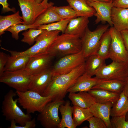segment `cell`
I'll return each mask as SVG.
<instances>
[{
  "label": "cell",
  "mask_w": 128,
  "mask_h": 128,
  "mask_svg": "<svg viewBox=\"0 0 128 128\" xmlns=\"http://www.w3.org/2000/svg\"><path fill=\"white\" fill-rule=\"evenodd\" d=\"M85 62L69 73L54 77L41 95L50 96L52 101L63 100L68 90L85 72Z\"/></svg>",
  "instance_id": "1"
},
{
  "label": "cell",
  "mask_w": 128,
  "mask_h": 128,
  "mask_svg": "<svg viewBox=\"0 0 128 128\" xmlns=\"http://www.w3.org/2000/svg\"><path fill=\"white\" fill-rule=\"evenodd\" d=\"M16 92L10 90L5 96L2 102V111L6 119L11 121L9 128H22L26 123L32 119L30 114L25 113L17 105Z\"/></svg>",
  "instance_id": "2"
},
{
  "label": "cell",
  "mask_w": 128,
  "mask_h": 128,
  "mask_svg": "<svg viewBox=\"0 0 128 128\" xmlns=\"http://www.w3.org/2000/svg\"><path fill=\"white\" fill-rule=\"evenodd\" d=\"M81 38L77 36L65 33L58 35L47 52L54 57L78 53L82 50Z\"/></svg>",
  "instance_id": "3"
},
{
  "label": "cell",
  "mask_w": 128,
  "mask_h": 128,
  "mask_svg": "<svg viewBox=\"0 0 128 128\" xmlns=\"http://www.w3.org/2000/svg\"><path fill=\"white\" fill-rule=\"evenodd\" d=\"M18 102L30 114L41 112L46 105L52 101L50 96H43L35 91L28 90L24 92L16 91Z\"/></svg>",
  "instance_id": "4"
},
{
  "label": "cell",
  "mask_w": 128,
  "mask_h": 128,
  "mask_svg": "<svg viewBox=\"0 0 128 128\" xmlns=\"http://www.w3.org/2000/svg\"><path fill=\"white\" fill-rule=\"evenodd\" d=\"M108 24L99 25L93 31L88 27L81 38L82 51L85 58L87 59L90 56L96 54L98 49L100 41L104 33L109 28Z\"/></svg>",
  "instance_id": "5"
},
{
  "label": "cell",
  "mask_w": 128,
  "mask_h": 128,
  "mask_svg": "<svg viewBox=\"0 0 128 128\" xmlns=\"http://www.w3.org/2000/svg\"><path fill=\"white\" fill-rule=\"evenodd\" d=\"M32 76L25 68L15 71H5L0 76V82L16 91L24 92L28 90Z\"/></svg>",
  "instance_id": "6"
},
{
  "label": "cell",
  "mask_w": 128,
  "mask_h": 128,
  "mask_svg": "<svg viewBox=\"0 0 128 128\" xmlns=\"http://www.w3.org/2000/svg\"><path fill=\"white\" fill-rule=\"evenodd\" d=\"M60 32L58 30L49 31L44 30L43 32L36 39V43L34 45L25 51H16L15 55L31 56L47 52Z\"/></svg>",
  "instance_id": "7"
},
{
  "label": "cell",
  "mask_w": 128,
  "mask_h": 128,
  "mask_svg": "<svg viewBox=\"0 0 128 128\" xmlns=\"http://www.w3.org/2000/svg\"><path fill=\"white\" fill-rule=\"evenodd\" d=\"M63 100L52 101L48 103L38 115L37 119L45 128H57L60 122L58 114L60 106L65 103Z\"/></svg>",
  "instance_id": "8"
},
{
  "label": "cell",
  "mask_w": 128,
  "mask_h": 128,
  "mask_svg": "<svg viewBox=\"0 0 128 128\" xmlns=\"http://www.w3.org/2000/svg\"><path fill=\"white\" fill-rule=\"evenodd\" d=\"M111 37L109 58L112 61L125 63L128 61V54L120 32L113 27L109 28Z\"/></svg>",
  "instance_id": "9"
},
{
  "label": "cell",
  "mask_w": 128,
  "mask_h": 128,
  "mask_svg": "<svg viewBox=\"0 0 128 128\" xmlns=\"http://www.w3.org/2000/svg\"><path fill=\"white\" fill-rule=\"evenodd\" d=\"M86 59L82 50L62 57L52 68L54 77L70 72L84 63Z\"/></svg>",
  "instance_id": "10"
},
{
  "label": "cell",
  "mask_w": 128,
  "mask_h": 128,
  "mask_svg": "<svg viewBox=\"0 0 128 128\" xmlns=\"http://www.w3.org/2000/svg\"><path fill=\"white\" fill-rule=\"evenodd\" d=\"M18 0L22 13L23 24L28 25L33 24L39 16L54 4L44 5L41 3H37L35 0Z\"/></svg>",
  "instance_id": "11"
},
{
  "label": "cell",
  "mask_w": 128,
  "mask_h": 128,
  "mask_svg": "<svg viewBox=\"0 0 128 128\" xmlns=\"http://www.w3.org/2000/svg\"><path fill=\"white\" fill-rule=\"evenodd\" d=\"M126 63L114 61L104 65L95 75L99 79H112L125 81L128 76L126 69Z\"/></svg>",
  "instance_id": "12"
},
{
  "label": "cell",
  "mask_w": 128,
  "mask_h": 128,
  "mask_svg": "<svg viewBox=\"0 0 128 128\" xmlns=\"http://www.w3.org/2000/svg\"><path fill=\"white\" fill-rule=\"evenodd\" d=\"M54 57L47 52L31 56L25 69L32 75L42 72L50 68Z\"/></svg>",
  "instance_id": "13"
},
{
  "label": "cell",
  "mask_w": 128,
  "mask_h": 128,
  "mask_svg": "<svg viewBox=\"0 0 128 128\" xmlns=\"http://www.w3.org/2000/svg\"><path fill=\"white\" fill-rule=\"evenodd\" d=\"M87 2L96 11L94 15L96 17L95 21L96 24L101 22L103 23L107 22L111 27H113L111 18V9L114 6L112 1L105 2L87 0Z\"/></svg>",
  "instance_id": "14"
},
{
  "label": "cell",
  "mask_w": 128,
  "mask_h": 128,
  "mask_svg": "<svg viewBox=\"0 0 128 128\" xmlns=\"http://www.w3.org/2000/svg\"><path fill=\"white\" fill-rule=\"evenodd\" d=\"M52 68L42 72L32 75L28 90L41 95L53 77Z\"/></svg>",
  "instance_id": "15"
},
{
  "label": "cell",
  "mask_w": 128,
  "mask_h": 128,
  "mask_svg": "<svg viewBox=\"0 0 128 128\" xmlns=\"http://www.w3.org/2000/svg\"><path fill=\"white\" fill-rule=\"evenodd\" d=\"M111 18L113 27L118 31L128 30V8L113 6Z\"/></svg>",
  "instance_id": "16"
},
{
  "label": "cell",
  "mask_w": 128,
  "mask_h": 128,
  "mask_svg": "<svg viewBox=\"0 0 128 128\" xmlns=\"http://www.w3.org/2000/svg\"><path fill=\"white\" fill-rule=\"evenodd\" d=\"M100 79L92 76L86 72L80 76L74 84L67 90V92H88L95 86Z\"/></svg>",
  "instance_id": "17"
},
{
  "label": "cell",
  "mask_w": 128,
  "mask_h": 128,
  "mask_svg": "<svg viewBox=\"0 0 128 128\" xmlns=\"http://www.w3.org/2000/svg\"><path fill=\"white\" fill-rule=\"evenodd\" d=\"M113 103L110 102L106 103L96 102L89 108V111L94 116L103 120L107 128H112L110 117V111Z\"/></svg>",
  "instance_id": "18"
},
{
  "label": "cell",
  "mask_w": 128,
  "mask_h": 128,
  "mask_svg": "<svg viewBox=\"0 0 128 128\" xmlns=\"http://www.w3.org/2000/svg\"><path fill=\"white\" fill-rule=\"evenodd\" d=\"M89 18L78 17L70 19L64 33L76 36L81 38L88 27Z\"/></svg>",
  "instance_id": "19"
},
{
  "label": "cell",
  "mask_w": 128,
  "mask_h": 128,
  "mask_svg": "<svg viewBox=\"0 0 128 128\" xmlns=\"http://www.w3.org/2000/svg\"><path fill=\"white\" fill-rule=\"evenodd\" d=\"M68 97L73 106L85 109H89L96 102L94 97L87 91L69 93Z\"/></svg>",
  "instance_id": "20"
},
{
  "label": "cell",
  "mask_w": 128,
  "mask_h": 128,
  "mask_svg": "<svg viewBox=\"0 0 128 128\" xmlns=\"http://www.w3.org/2000/svg\"><path fill=\"white\" fill-rule=\"evenodd\" d=\"M65 104L61 105L59 110L61 115V119L58 126V128H75V126L72 117L73 107L70 105L69 101Z\"/></svg>",
  "instance_id": "21"
},
{
  "label": "cell",
  "mask_w": 128,
  "mask_h": 128,
  "mask_svg": "<svg viewBox=\"0 0 128 128\" xmlns=\"http://www.w3.org/2000/svg\"><path fill=\"white\" fill-rule=\"evenodd\" d=\"M69 5L76 12L78 17L85 16L89 18L94 16L96 12L90 6L86 0H66Z\"/></svg>",
  "instance_id": "22"
},
{
  "label": "cell",
  "mask_w": 128,
  "mask_h": 128,
  "mask_svg": "<svg viewBox=\"0 0 128 128\" xmlns=\"http://www.w3.org/2000/svg\"><path fill=\"white\" fill-rule=\"evenodd\" d=\"M95 98L96 102L113 103L119 97L120 93L101 89H91L88 91Z\"/></svg>",
  "instance_id": "23"
},
{
  "label": "cell",
  "mask_w": 128,
  "mask_h": 128,
  "mask_svg": "<svg viewBox=\"0 0 128 128\" xmlns=\"http://www.w3.org/2000/svg\"><path fill=\"white\" fill-rule=\"evenodd\" d=\"M27 56H8L4 71H14L25 69L31 57Z\"/></svg>",
  "instance_id": "24"
},
{
  "label": "cell",
  "mask_w": 128,
  "mask_h": 128,
  "mask_svg": "<svg viewBox=\"0 0 128 128\" xmlns=\"http://www.w3.org/2000/svg\"><path fill=\"white\" fill-rule=\"evenodd\" d=\"M125 81L112 79H100L91 89H101L120 93L123 91Z\"/></svg>",
  "instance_id": "25"
},
{
  "label": "cell",
  "mask_w": 128,
  "mask_h": 128,
  "mask_svg": "<svg viewBox=\"0 0 128 128\" xmlns=\"http://www.w3.org/2000/svg\"><path fill=\"white\" fill-rule=\"evenodd\" d=\"M105 60L97 54L90 56L85 62V72L92 76L95 75L101 68L105 65Z\"/></svg>",
  "instance_id": "26"
},
{
  "label": "cell",
  "mask_w": 128,
  "mask_h": 128,
  "mask_svg": "<svg viewBox=\"0 0 128 128\" xmlns=\"http://www.w3.org/2000/svg\"><path fill=\"white\" fill-rule=\"evenodd\" d=\"M113 103L111 110V116L126 115L128 112V97L123 91L120 93L118 99Z\"/></svg>",
  "instance_id": "27"
},
{
  "label": "cell",
  "mask_w": 128,
  "mask_h": 128,
  "mask_svg": "<svg viewBox=\"0 0 128 128\" xmlns=\"http://www.w3.org/2000/svg\"><path fill=\"white\" fill-rule=\"evenodd\" d=\"M24 23L22 17L20 15L19 11L10 15H0V35L5 33V31L10 27L18 24H23Z\"/></svg>",
  "instance_id": "28"
},
{
  "label": "cell",
  "mask_w": 128,
  "mask_h": 128,
  "mask_svg": "<svg viewBox=\"0 0 128 128\" xmlns=\"http://www.w3.org/2000/svg\"><path fill=\"white\" fill-rule=\"evenodd\" d=\"M52 5L49 7L43 13L39 16L33 25L38 26L58 21L62 19L53 9Z\"/></svg>",
  "instance_id": "29"
},
{
  "label": "cell",
  "mask_w": 128,
  "mask_h": 128,
  "mask_svg": "<svg viewBox=\"0 0 128 128\" xmlns=\"http://www.w3.org/2000/svg\"><path fill=\"white\" fill-rule=\"evenodd\" d=\"M111 40L109 28H108L101 37L99 47L96 54L101 58L105 60L109 58Z\"/></svg>",
  "instance_id": "30"
},
{
  "label": "cell",
  "mask_w": 128,
  "mask_h": 128,
  "mask_svg": "<svg viewBox=\"0 0 128 128\" xmlns=\"http://www.w3.org/2000/svg\"><path fill=\"white\" fill-rule=\"evenodd\" d=\"M73 119L76 127L94 116L89 109L83 108L75 106H73Z\"/></svg>",
  "instance_id": "31"
},
{
  "label": "cell",
  "mask_w": 128,
  "mask_h": 128,
  "mask_svg": "<svg viewBox=\"0 0 128 128\" xmlns=\"http://www.w3.org/2000/svg\"><path fill=\"white\" fill-rule=\"evenodd\" d=\"M69 20H62L54 23L41 25L38 26L37 29L45 30L49 31L58 30L61 32L62 33H65Z\"/></svg>",
  "instance_id": "32"
},
{
  "label": "cell",
  "mask_w": 128,
  "mask_h": 128,
  "mask_svg": "<svg viewBox=\"0 0 128 128\" xmlns=\"http://www.w3.org/2000/svg\"><path fill=\"white\" fill-rule=\"evenodd\" d=\"M52 8L62 20H70L78 17L75 11L69 5L59 7L53 6Z\"/></svg>",
  "instance_id": "33"
},
{
  "label": "cell",
  "mask_w": 128,
  "mask_h": 128,
  "mask_svg": "<svg viewBox=\"0 0 128 128\" xmlns=\"http://www.w3.org/2000/svg\"><path fill=\"white\" fill-rule=\"evenodd\" d=\"M44 30L31 28L23 32L22 35L23 37L21 40L22 42L26 43L30 46L33 44L36 38L42 33Z\"/></svg>",
  "instance_id": "34"
},
{
  "label": "cell",
  "mask_w": 128,
  "mask_h": 128,
  "mask_svg": "<svg viewBox=\"0 0 128 128\" xmlns=\"http://www.w3.org/2000/svg\"><path fill=\"white\" fill-rule=\"evenodd\" d=\"M38 26L33 25H26L24 24H15L10 27L8 28L6 31H8L11 33L12 37L17 40L19 39V33L23 31L26 30L31 28H37Z\"/></svg>",
  "instance_id": "35"
},
{
  "label": "cell",
  "mask_w": 128,
  "mask_h": 128,
  "mask_svg": "<svg viewBox=\"0 0 128 128\" xmlns=\"http://www.w3.org/2000/svg\"><path fill=\"white\" fill-rule=\"evenodd\" d=\"M125 115L112 117L110 119L112 128H128V122Z\"/></svg>",
  "instance_id": "36"
},
{
  "label": "cell",
  "mask_w": 128,
  "mask_h": 128,
  "mask_svg": "<svg viewBox=\"0 0 128 128\" xmlns=\"http://www.w3.org/2000/svg\"><path fill=\"white\" fill-rule=\"evenodd\" d=\"M90 128H107L104 121L101 119L93 116L87 120Z\"/></svg>",
  "instance_id": "37"
},
{
  "label": "cell",
  "mask_w": 128,
  "mask_h": 128,
  "mask_svg": "<svg viewBox=\"0 0 128 128\" xmlns=\"http://www.w3.org/2000/svg\"><path fill=\"white\" fill-rule=\"evenodd\" d=\"M8 56L3 52H0V76L4 72V69L7 62Z\"/></svg>",
  "instance_id": "38"
},
{
  "label": "cell",
  "mask_w": 128,
  "mask_h": 128,
  "mask_svg": "<svg viewBox=\"0 0 128 128\" xmlns=\"http://www.w3.org/2000/svg\"><path fill=\"white\" fill-rule=\"evenodd\" d=\"M0 4L2 6V13H5L10 11L14 12H15V9L14 8H10L9 7V5L7 2V0H0Z\"/></svg>",
  "instance_id": "39"
},
{
  "label": "cell",
  "mask_w": 128,
  "mask_h": 128,
  "mask_svg": "<svg viewBox=\"0 0 128 128\" xmlns=\"http://www.w3.org/2000/svg\"><path fill=\"white\" fill-rule=\"evenodd\" d=\"M113 2L114 7L128 8V0H115Z\"/></svg>",
  "instance_id": "40"
},
{
  "label": "cell",
  "mask_w": 128,
  "mask_h": 128,
  "mask_svg": "<svg viewBox=\"0 0 128 128\" xmlns=\"http://www.w3.org/2000/svg\"><path fill=\"white\" fill-rule=\"evenodd\" d=\"M122 36L125 46L128 54V30L120 32Z\"/></svg>",
  "instance_id": "41"
},
{
  "label": "cell",
  "mask_w": 128,
  "mask_h": 128,
  "mask_svg": "<svg viewBox=\"0 0 128 128\" xmlns=\"http://www.w3.org/2000/svg\"><path fill=\"white\" fill-rule=\"evenodd\" d=\"M123 91L128 97V77L125 81V83Z\"/></svg>",
  "instance_id": "42"
},
{
  "label": "cell",
  "mask_w": 128,
  "mask_h": 128,
  "mask_svg": "<svg viewBox=\"0 0 128 128\" xmlns=\"http://www.w3.org/2000/svg\"><path fill=\"white\" fill-rule=\"evenodd\" d=\"M48 0H43L41 3L43 5H49L53 3L52 2L48 3Z\"/></svg>",
  "instance_id": "43"
},
{
  "label": "cell",
  "mask_w": 128,
  "mask_h": 128,
  "mask_svg": "<svg viewBox=\"0 0 128 128\" xmlns=\"http://www.w3.org/2000/svg\"><path fill=\"white\" fill-rule=\"evenodd\" d=\"M87 1H99L105 2H110L112 1V0H86ZM113 2V1H112Z\"/></svg>",
  "instance_id": "44"
},
{
  "label": "cell",
  "mask_w": 128,
  "mask_h": 128,
  "mask_svg": "<svg viewBox=\"0 0 128 128\" xmlns=\"http://www.w3.org/2000/svg\"><path fill=\"white\" fill-rule=\"evenodd\" d=\"M126 69L127 73L128 76V61L126 63Z\"/></svg>",
  "instance_id": "45"
},
{
  "label": "cell",
  "mask_w": 128,
  "mask_h": 128,
  "mask_svg": "<svg viewBox=\"0 0 128 128\" xmlns=\"http://www.w3.org/2000/svg\"><path fill=\"white\" fill-rule=\"evenodd\" d=\"M125 117L126 120L128 122V112L126 114Z\"/></svg>",
  "instance_id": "46"
},
{
  "label": "cell",
  "mask_w": 128,
  "mask_h": 128,
  "mask_svg": "<svg viewBox=\"0 0 128 128\" xmlns=\"http://www.w3.org/2000/svg\"><path fill=\"white\" fill-rule=\"evenodd\" d=\"M43 0H35L38 3H41L42 2Z\"/></svg>",
  "instance_id": "47"
},
{
  "label": "cell",
  "mask_w": 128,
  "mask_h": 128,
  "mask_svg": "<svg viewBox=\"0 0 128 128\" xmlns=\"http://www.w3.org/2000/svg\"><path fill=\"white\" fill-rule=\"evenodd\" d=\"M112 0V1L113 2V1H114V0Z\"/></svg>",
  "instance_id": "48"
}]
</instances>
